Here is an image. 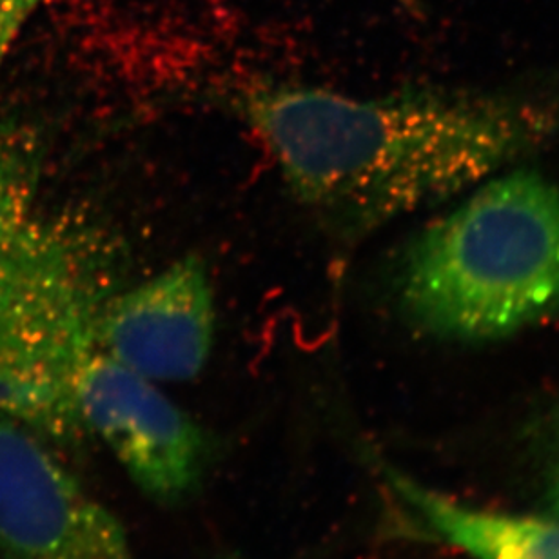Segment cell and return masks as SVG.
<instances>
[{"instance_id": "obj_8", "label": "cell", "mask_w": 559, "mask_h": 559, "mask_svg": "<svg viewBox=\"0 0 559 559\" xmlns=\"http://www.w3.org/2000/svg\"><path fill=\"white\" fill-rule=\"evenodd\" d=\"M33 173L21 153L0 142V267L37 215Z\"/></svg>"}, {"instance_id": "obj_3", "label": "cell", "mask_w": 559, "mask_h": 559, "mask_svg": "<svg viewBox=\"0 0 559 559\" xmlns=\"http://www.w3.org/2000/svg\"><path fill=\"white\" fill-rule=\"evenodd\" d=\"M124 284V249L100 224L33 216L0 270V415L55 445L90 438L76 383Z\"/></svg>"}, {"instance_id": "obj_2", "label": "cell", "mask_w": 559, "mask_h": 559, "mask_svg": "<svg viewBox=\"0 0 559 559\" xmlns=\"http://www.w3.org/2000/svg\"><path fill=\"white\" fill-rule=\"evenodd\" d=\"M394 298L421 333L487 342L559 311V183L496 175L400 254Z\"/></svg>"}, {"instance_id": "obj_9", "label": "cell", "mask_w": 559, "mask_h": 559, "mask_svg": "<svg viewBox=\"0 0 559 559\" xmlns=\"http://www.w3.org/2000/svg\"><path fill=\"white\" fill-rule=\"evenodd\" d=\"M46 0H0V71L22 29Z\"/></svg>"}, {"instance_id": "obj_10", "label": "cell", "mask_w": 559, "mask_h": 559, "mask_svg": "<svg viewBox=\"0 0 559 559\" xmlns=\"http://www.w3.org/2000/svg\"><path fill=\"white\" fill-rule=\"evenodd\" d=\"M550 503H552L555 516L559 518V449L556 452L552 474H550Z\"/></svg>"}, {"instance_id": "obj_6", "label": "cell", "mask_w": 559, "mask_h": 559, "mask_svg": "<svg viewBox=\"0 0 559 559\" xmlns=\"http://www.w3.org/2000/svg\"><path fill=\"white\" fill-rule=\"evenodd\" d=\"M216 320L210 270L197 254H186L109 298L98 322V345L151 382H189L210 361Z\"/></svg>"}, {"instance_id": "obj_4", "label": "cell", "mask_w": 559, "mask_h": 559, "mask_svg": "<svg viewBox=\"0 0 559 559\" xmlns=\"http://www.w3.org/2000/svg\"><path fill=\"white\" fill-rule=\"evenodd\" d=\"M76 404L87 436L103 438L150 500L180 506L199 492L213 443L155 382L98 350L79 377Z\"/></svg>"}, {"instance_id": "obj_11", "label": "cell", "mask_w": 559, "mask_h": 559, "mask_svg": "<svg viewBox=\"0 0 559 559\" xmlns=\"http://www.w3.org/2000/svg\"><path fill=\"white\" fill-rule=\"evenodd\" d=\"M400 4L404 5L405 10H409L415 15H421V2L419 0H399Z\"/></svg>"}, {"instance_id": "obj_1", "label": "cell", "mask_w": 559, "mask_h": 559, "mask_svg": "<svg viewBox=\"0 0 559 559\" xmlns=\"http://www.w3.org/2000/svg\"><path fill=\"white\" fill-rule=\"evenodd\" d=\"M233 104L293 199L344 240L473 188L559 136L558 95L355 97L259 82Z\"/></svg>"}, {"instance_id": "obj_5", "label": "cell", "mask_w": 559, "mask_h": 559, "mask_svg": "<svg viewBox=\"0 0 559 559\" xmlns=\"http://www.w3.org/2000/svg\"><path fill=\"white\" fill-rule=\"evenodd\" d=\"M0 558L135 559L119 520L46 441L0 415Z\"/></svg>"}, {"instance_id": "obj_7", "label": "cell", "mask_w": 559, "mask_h": 559, "mask_svg": "<svg viewBox=\"0 0 559 559\" xmlns=\"http://www.w3.org/2000/svg\"><path fill=\"white\" fill-rule=\"evenodd\" d=\"M385 484L416 527L473 559H559V518L471 506L385 468Z\"/></svg>"}]
</instances>
